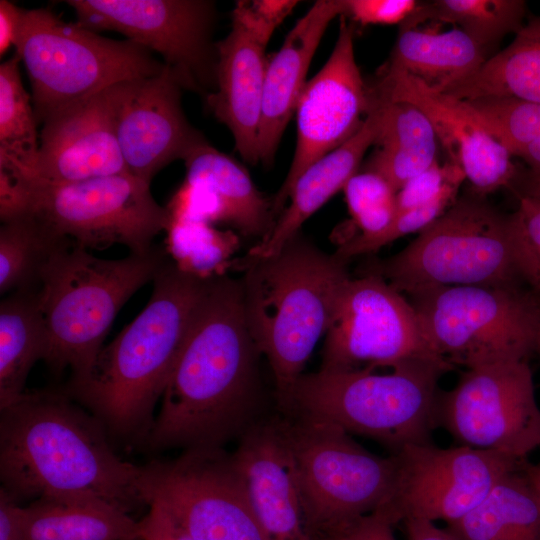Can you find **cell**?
<instances>
[{"label": "cell", "instance_id": "44dd1931", "mask_svg": "<svg viewBox=\"0 0 540 540\" xmlns=\"http://www.w3.org/2000/svg\"><path fill=\"white\" fill-rule=\"evenodd\" d=\"M185 180L171 201L179 218L223 222L248 237L265 238L277 220L273 198L260 192L248 171L209 142L185 160Z\"/></svg>", "mask_w": 540, "mask_h": 540}, {"label": "cell", "instance_id": "8fae6325", "mask_svg": "<svg viewBox=\"0 0 540 540\" xmlns=\"http://www.w3.org/2000/svg\"><path fill=\"white\" fill-rule=\"evenodd\" d=\"M432 350L453 368L527 360L540 303L515 286L438 287L409 296Z\"/></svg>", "mask_w": 540, "mask_h": 540}, {"label": "cell", "instance_id": "681fc988", "mask_svg": "<svg viewBox=\"0 0 540 540\" xmlns=\"http://www.w3.org/2000/svg\"><path fill=\"white\" fill-rule=\"evenodd\" d=\"M312 540H340L337 536L328 535V536H314L311 537Z\"/></svg>", "mask_w": 540, "mask_h": 540}, {"label": "cell", "instance_id": "83f0119b", "mask_svg": "<svg viewBox=\"0 0 540 540\" xmlns=\"http://www.w3.org/2000/svg\"><path fill=\"white\" fill-rule=\"evenodd\" d=\"M25 540H133L139 521L95 497L41 498L26 506Z\"/></svg>", "mask_w": 540, "mask_h": 540}, {"label": "cell", "instance_id": "ac0fdd59", "mask_svg": "<svg viewBox=\"0 0 540 540\" xmlns=\"http://www.w3.org/2000/svg\"><path fill=\"white\" fill-rule=\"evenodd\" d=\"M182 86L165 65L157 75L114 86V128L131 175L150 184L171 162L185 160L208 141L188 121Z\"/></svg>", "mask_w": 540, "mask_h": 540}, {"label": "cell", "instance_id": "d6a6232c", "mask_svg": "<svg viewBox=\"0 0 540 540\" xmlns=\"http://www.w3.org/2000/svg\"><path fill=\"white\" fill-rule=\"evenodd\" d=\"M1 222L0 293L39 288L42 269L55 248L66 238L53 236L27 216Z\"/></svg>", "mask_w": 540, "mask_h": 540}, {"label": "cell", "instance_id": "5b68a950", "mask_svg": "<svg viewBox=\"0 0 540 540\" xmlns=\"http://www.w3.org/2000/svg\"><path fill=\"white\" fill-rule=\"evenodd\" d=\"M156 247L103 259L71 239L53 251L40 275L39 308L47 334L45 363L55 372L71 369L85 378L126 301L153 281L167 262Z\"/></svg>", "mask_w": 540, "mask_h": 540}, {"label": "cell", "instance_id": "603a6c76", "mask_svg": "<svg viewBox=\"0 0 540 540\" xmlns=\"http://www.w3.org/2000/svg\"><path fill=\"white\" fill-rule=\"evenodd\" d=\"M267 44L232 20L230 32L216 42V88L205 98L214 117L232 133L235 150L253 165L259 162Z\"/></svg>", "mask_w": 540, "mask_h": 540}, {"label": "cell", "instance_id": "60d3db41", "mask_svg": "<svg viewBox=\"0 0 540 540\" xmlns=\"http://www.w3.org/2000/svg\"><path fill=\"white\" fill-rule=\"evenodd\" d=\"M414 0H342V15L362 26L402 24L417 9Z\"/></svg>", "mask_w": 540, "mask_h": 540}, {"label": "cell", "instance_id": "74e56055", "mask_svg": "<svg viewBox=\"0 0 540 540\" xmlns=\"http://www.w3.org/2000/svg\"><path fill=\"white\" fill-rule=\"evenodd\" d=\"M518 197V208L509 215L517 267L540 297V201Z\"/></svg>", "mask_w": 540, "mask_h": 540}, {"label": "cell", "instance_id": "9a60e30c", "mask_svg": "<svg viewBox=\"0 0 540 540\" xmlns=\"http://www.w3.org/2000/svg\"><path fill=\"white\" fill-rule=\"evenodd\" d=\"M413 361L449 365L430 347L413 305L402 293L377 273L349 278L334 306L321 368L393 369Z\"/></svg>", "mask_w": 540, "mask_h": 540}, {"label": "cell", "instance_id": "1f68e13d", "mask_svg": "<svg viewBox=\"0 0 540 540\" xmlns=\"http://www.w3.org/2000/svg\"><path fill=\"white\" fill-rule=\"evenodd\" d=\"M526 6L523 0L419 1L400 27L415 28L425 21L453 24L490 50L504 36L523 27Z\"/></svg>", "mask_w": 540, "mask_h": 540}, {"label": "cell", "instance_id": "30bf717a", "mask_svg": "<svg viewBox=\"0 0 540 540\" xmlns=\"http://www.w3.org/2000/svg\"><path fill=\"white\" fill-rule=\"evenodd\" d=\"M377 274L408 296L438 287L515 286L521 277L509 215L481 195L458 197Z\"/></svg>", "mask_w": 540, "mask_h": 540}, {"label": "cell", "instance_id": "ffe728a7", "mask_svg": "<svg viewBox=\"0 0 540 540\" xmlns=\"http://www.w3.org/2000/svg\"><path fill=\"white\" fill-rule=\"evenodd\" d=\"M114 86L46 119L34 165L8 168L53 183L130 174L115 134Z\"/></svg>", "mask_w": 540, "mask_h": 540}, {"label": "cell", "instance_id": "2e32d148", "mask_svg": "<svg viewBox=\"0 0 540 540\" xmlns=\"http://www.w3.org/2000/svg\"><path fill=\"white\" fill-rule=\"evenodd\" d=\"M393 455V489L377 512L394 525L406 519L451 524L524 462L468 446L440 448L431 443L408 445Z\"/></svg>", "mask_w": 540, "mask_h": 540}, {"label": "cell", "instance_id": "b9f144b4", "mask_svg": "<svg viewBox=\"0 0 540 540\" xmlns=\"http://www.w3.org/2000/svg\"><path fill=\"white\" fill-rule=\"evenodd\" d=\"M148 507L147 514L139 521L141 540H193L163 503L153 500Z\"/></svg>", "mask_w": 540, "mask_h": 540}, {"label": "cell", "instance_id": "ab89813d", "mask_svg": "<svg viewBox=\"0 0 540 540\" xmlns=\"http://www.w3.org/2000/svg\"><path fill=\"white\" fill-rule=\"evenodd\" d=\"M460 172H463L462 169L450 161L443 165L435 161L425 171L407 181L397 192L396 214L428 203Z\"/></svg>", "mask_w": 540, "mask_h": 540}, {"label": "cell", "instance_id": "bcb514c9", "mask_svg": "<svg viewBox=\"0 0 540 540\" xmlns=\"http://www.w3.org/2000/svg\"><path fill=\"white\" fill-rule=\"evenodd\" d=\"M402 523L407 540H456L446 527L440 528L431 521L406 519Z\"/></svg>", "mask_w": 540, "mask_h": 540}, {"label": "cell", "instance_id": "4fadbf2b", "mask_svg": "<svg viewBox=\"0 0 540 540\" xmlns=\"http://www.w3.org/2000/svg\"><path fill=\"white\" fill-rule=\"evenodd\" d=\"M80 25L116 31L151 52L183 89L206 98L216 88V6L209 0H68Z\"/></svg>", "mask_w": 540, "mask_h": 540}, {"label": "cell", "instance_id": "f546056e", "mask_svg": "<svg viewBox=\"0 0 540 540\" xmlns=\"http://www.w3.org/2000/svg\"><path fill=\"white\" fill-rule=\"evenodd\" d=\"M444 94L462 101L494 96L540 104V17L523 25L505 49Z\"/></svg>", "mask_w": 540, "mask_h": 540}, {"label": "cell", "instance_id": "6da1fadb", "mask_svg": "<svg viewBox=\"0 0 540 540\" xmlns=\"http://www.w3.org/2000/svg\"><path fill=\"white\" fill-rule=\"evenodd\" d=\"M242 282L208 277L144 441L152 451L224 448L269 415Z\"/></svg>", "mask_w": 540, "mask_h": 540}, {"label": "cell", "instance_id": "9c48e42d", "mask_svg": "<svg viewBox=\"0 0 540 540\" xmlns=\"http://www.w3.org/2000/svg\"><path fill=\"white\" fill-rule=\"evenodd\" d=\"M278 416L310 537L335 535L386 504L396 475L393 454L371 453L325 420L283 412Z\"/></svg>", "mask_w": 540, "mask_h": 540}, {"label": "cell", "instance_id": "d4e9b609", "mask_svg": "<svg viewBox=\"0 0 540 540\" xmlns=\"http://www.w3.org/2000/svg\"><path fill=\"white\" fill-rule=\"evenodd\" d=\"M380 109H370L361 128L344 144L323 156L296 180L287 202L269 234L254 246L247 259L276 254L299 233L304 222L319 210L358 171L367 149L375 144Z\"/></svg>", "mask_w": 540, "mask_h": 540}, {"label": "cell", "instance_id": "d6986e66", "mask_svg": "<svg viewBox=\"0 0 540 540\" xmlns=\"http://www.w3.org/2000/svg\"><path fill=\"white\" fill-rule=\"evenodd\" d=\"M369 89L372 103L416 105L430 120L448 161L462 169L476 194L510 187L517 172L512 156L465 101L432 91L405 72L385 68Z\"/></svg>", "mask_w": 540, "mask_h": 540}, {"label": "cell", "instance_id": "e0dca14e", "mask_svg": "<svg viewBox=\"0 0 540 540\" xmlns=\"http://www.w3.org/2000/svg\"><path fill=\"white\" fill-rule=\"evenodd\" d=\"M371 108V95L354 53V30L340 16L334 48L320 71L305 85L295 115L297 143L288 174L273 197L280 216L296 180L314 162L349 140Z\"/></svg>", "mask_w": 540, "mask_h": 540}, {"label": "cell", "instance_id": "e575fe53", "mask_svg": "<svg viewBox=\"0 0 540 540\" xmlns=\"http://www.w3.org/2000/svg\"><path fill=\"white\" fill-rule=\"evenodd\" d=\"M465 102L511 156L540 171V104L494 96Z\"/></svg>", "mask_w": 540, "mask_h": 540}, {"label": "cell", "instance_id": "816d5d0a", "mask_svg": "<svg viewBox=\"0 0 540 540\" xmlns=\"http://www.w3.org/2000/svg\"><path fill=\"white\" fill-rule=\"evenodd\" d=\"M133 540H141L140 538H137V539H133Z\"/></svg>", "mask_w": 540, "mask_h": 540}, {"label": "cell", "instance_id": "c3c4849f", "mask_svg": "<svg viewBox=\"0 0 540 540\" xmlns=\"http://www.w3.org/2000/svg\"><path fill=\"white\" fill-rule=\"evenodd\" d=\"M522 470L540 499V463H522Z\"/></svg>", "mask_w": 540, "mask_h": 540}, {"label": "cell", "instance_id": "5bb4252c", "mask_svg": "<svg viewBox=\"0 0 540 540\" xmlns=\"http://www.w3.org/2000/svg\"><path fill=\"white\" fill-rule=\"evenodd\" d=\"M148 503H163L193 540H269L232 453L224 448L183 451L142 466Z\"/></svg>", "mask_w": 540, "mask_h": 540}, {"label": "cell", "instance_id": "f6af8a7d", "mask_svg": "<svg viewBox=\"0 0 540 540\" xmlns=\"http://www.w3.org/2000/svg\"><path fill=\"white\" fill-rule=\"evenodd\" d=\"M25 9L7 1H0V55L15 45L22 25Z\"/></svg>", "mask_w": 540, "mask_h": 540}, {"label": "cell", "instance_id": "484cf974", "mask_svg": "<svg viewBox=\"0 0 540 540\" xmlns=\"http://www.w3.org/2000/svg\"><path fill=\"white\" fill-rule=\"evenodd\" d=\"M489 50L460 28L445 32L400 27L383 68L405 72L439 93L473 75L490 57Z\"/></svg>", "mask_w": 540, "mask_h": 540}, {"label": "cell", "instance_id": "7c38bea8", "mask_svg": "<svg viewBox=\"0 0 540 540\" xmlns=\"http://www.w3.org/2000/svg\"><path fill=\"white\" fill-rule=\"evenodd\" d=\"M436 421L460 445L523 462L540 447V407L527 360L466 369L439 393Z\"/></svg>", "mask_w": 540, "mask_h": 540}, {"label": "cell", "instance_id": "52a82bcc", "mask_svg": "<svg viewBox=\"0 0 540 540\" xmlns=\"http://www.w3.org/2000/svg\"><path fill=\"white\" fill-rule=\"evenodd\" d=\"M16 216L30 217L53 236L87 249L120 244L133 253L150 250L154 237L170 225L150 184L131 174L53 183L0 167V218Z\"/></svg>", "mask_w": 540, "mask_h": 540}, {"label": "cell", "instance_id": "3957f363", "mask_svg": "<svg viewBox=\"0 0 540 540\" xmlns=\"http://www.w3.org/2000/svg\"><path fill=\"white\" fill-rule=\"evenodd\" d=\"M207 279L167 261L144 309L101 349L85 378L62 389L109 437L144 443Z\"/></svg>", "mask_w": 540, "mask_h": 540}, {"label": "cell", "instance_id": "8d00e7d4", "mask_svg": "<svg viewBox=\"0 0 540 540\" xmlns=\"http://www.w3.org/2000/svg\"><path fill=\"white\" fill-rule=\"evenodd\" d=\"M343 192L359 235H375L394 219L397 192L378 173L367 169L357 171L347 181Z\"/></svg>", "mask_w": 540, "mask_h": 540}, {"label": "cell", "instance_id": "7bdbcfd3", "mask_svg": "<svg viewBox=\"0 0 540 540\" xmlns=\"http://www.w3.org/2000/svg\"><path fill=\"white\" fill-rule=\"evenodd\" d=\"M394 524L383 514L365 515L335 534L340 540H396Z\"/></svg>", "mask_w": 540, "mask_h": 540}, {"label": "cell", "instance_id": "f35d334b", "mask_svg": "<svg viewBox=\"0 0 540 540\" xmlns=\"http://www.w3.org/2000/svg\"><path fill=\"white\" fill-rule=\"evenodd\" d=\"M298 3L293 0L237 1L232 11V20L269 43L275 29L290 15Z\"/></svg>", "mask_w": 540, "mask_h": 540}, {"label": "cell", "instance_id": "ba28073f", "mask_svg": "<svg viewBox=\"0 0 540 540\" xmlns=\"http://www.w3.org/2000/svg\"><path fill=\"white\" fill-rule=\"evenodd\" d=\"M14 47L30 80L38 123L117 83L154 76L165 67L133 41L102 37L44 8L25 10Z\"/></svg>", "mask_w": 540, "mask_h": 540}, {"label": "cell", "instance_id": "8992f818", "mask_svg": "<svg viewBox=\"0 0 540 540\" xmlns=\"http://www.w3.org/2000/svg\"><path fill=\"white\" fill-rule=\"evenodd\" d=\"M451 369L437 361H413L383 374L320 368L301 374L277 404L280 412L328 421L395 454L408 445L431 443L438 382Z\"/></svg>", "mask_w": 540, "mask_h": 540}, {"label": "cell", "instance_id": "d590c367", "mask_svg": "<svg viewBox=\"0 0 540 540\" xmlns=\"http://www.w3.org/2000/svg\"><path fill=\"white\" fill-rule=\"evenodd\" d=\"M465 179L464 173L460 172L428 203L396 214L392 222L375 235L358 234L347 239L335 253L347 262L352 257L377 251L405 235L421 232L456 202L459 188Z\"/></svg>", "mask_w": 540, "mask_h": 540}, {"label": "cell", "instance_id": "836d02e7", "mask_svg": "<svg viewBox=\"0 0 540 540\" xmlns=\"http://www.w3.org/2000/svg\"><path fill=\"white\" fill-rule=\"evenodd\" d=\"M20 61L14 54L0 65V166L30 169L40 141L32 97L22 82Z\"/></svg>", "mask_w": 540, "mask_h": 540}, {"label": "cell", "instance_id": "4316f807", "mask_svg": "<svg viewBox=\"0 0 540 540\" xmlns=\"http://www.w3.org/2000/svg\"><path fill=\"white\" fill-rule=\"evenodd\" d=\"M380 109L377 150L365 169L381 175L398 192L437 161L438 138L428 117L410 102L372 103Z\"/></svg>", "mask_w": 540, "mask_h": 540}, {"label": "cell", "instance_id": "277c9868", "mask_svg": "<svg viewBox=\"0 0 540 540\" xmlns=\"http://www.w3.org/2000/svg\"><path fill=\"white\" fill-rule=\"evenodd\" d=\"M246 260L241 281L245 317L272 370L278 400L302 374L326 334L338 294L350 278L347 262L323 252L300 233L276 254Z\"/></svg>", "mask_w": 540, "mask_h": 540}, {"label": "cell", "instance_id": "cb8c5ba5", "mask_svg": "<svg viewBox=\"0 0 540 540\" xmlns=\"http://www.w3.org/2000/svg\"><path fill=\"white\" fill-rule=\"evenodd\" d=\"M342 0H319L295 23L267 61L258 136L259 162L273 163L284 130L307 83L313 56L327 27L342 15Z\"/></svg>", "mask_w": 540, "mask_h": 540}, {"label": "cell", "instance_id": "f907efd6", "mask_svg": "<svg viewBox=\"0 0 540 540\" xmlns=\"http://www.w3.org/2000/svg\"><path fill=\"white\" fill-rule=\"evenodd\" d=\"M535 350H537L540 354V324H539V329H538V334H537V339H536Z\"/></svg>", "mask_w": 540, "mask_h": 540}, {"label": "cell", "instance_id": "7a4b0ae2", "mask_svg": "<svg viewBox=\"0 0 540 540\" xmlns=\"http://www.w3.org/2000/svg\"><path fill=\"white\" fill-rule=\"evenodd\" d=\"M88 410L63 390L25 391L0 408V480L18 503L95 497L130 514L148 506L142 466L123 461Z\"/></svg>", "mask_w": 540, "mask_h": 540}, {"label": "cell", "instance_id": "7402d4cb", "mask_svg": "<svg viewBox=\"0 0 540 540\" xmlns=\"http://www.w3.org/2000/svg\"><path fill=\"white\" fill-rule=\"evenodd\" d=\"M269 540H312L304 522L293 459L278 413L238 441L232 453Z\"/></svg>", "mask_w": 540, "mask_h": 540}, {"label": "cell", "instance_id": "7dc6e473", "mask_svg": "<svg viewBox=\"0 0 540 540\" xmlns=\"http://www.w3.org/2000/svg\"><path fill=\"white\" fill-rule=\"evenodd\" d=\"M510 186L517 191L518 196L540 201V171L519 170L517 168Z\"/></svg>", "mask_w": 540, "mask_h": 540}, {"label": "cell", "instance_id": "4dcf8cb0", "mask_svg": "<svg viewBox=\"0 0 540 540\" xmlns=\"http://www.w3.org/2000/svg\"><path fill=\"white\" fill-rule=\"evenodd\" d=\"M38 289L10 293L0 302V408L25 392L31 368L46 356Z\"/></svg>", "mask_w": 540, "mask_h": 540}, {"label": "cell", "instance_id": "ee69618b", "mask_svg": "<svg viewBox=\"0 0 540 540\" xmlns=\"http://www.w3.org/2000/svg\"><path fill=\"white\" fill-rule=\"evenodd\" d=\"M27 511L0 488V540H25Z\"/></svg>", "mask_w": 540, "mask_h": 540}, {"label": "cell", "instance_id": "f1b7e54d", "mask_svg": "<svg viewBox=\"0 0 540 540\" xmlns=\"http://www.w3.org/2000/svg\"><path fill=\"white\" fill-rule=\"evenodd\" d=\"M446 528L456 540H540V499L522 464Z\"/></svg>", "mask_w": 540, "mask_h": 540}]
</instances>
